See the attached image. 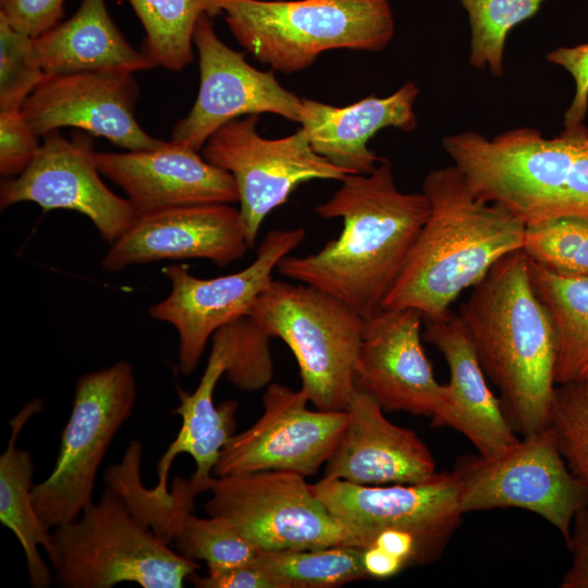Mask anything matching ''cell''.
<instances>
[{"label":"cell","instance_id":"6da1fadb","mask_svg":"<svg viewBox=\"0 0 588 588\" xmlns=\"http://www.w3.org/2000/svg\"><path fill=\"white\" fill-rule=\"evenodd\" d=\"M339 189L316 212L341 218L338 238L307 256H285L280 274L316 286L364 319L382 308L426 223L430 205L420 193L401 192L392 164L383 159L368 174H346Z\"/></svg>","mask_w":588,"mask_h":588},{"label":"cell","instance_id":"7a4b0ae2","mask_svg":"<svg viewBox=\"0 0 588 588\" xmlns=\"http://www.w3.org/2000/svg\"><path fill=\"white\" fill-rule=\"evenodd\" d=\"M458 315L515 432L526 437L548 427L556 389V341L523 248L492 266Z\"/></svg>","mask_w":588,"mask_h":588},{"label":"cell","instance_id":"3957f363","mask_svg":"<svg viewBox=\"0 0 588 588\" xmlns=\"http://www.w3.org/2000/svg\"><path fill=\"white\" fill-rule=\"evenodd\" d=\"M421 192L429 217L382 308H414L433 319L451 311L499 259L523 248L526 225L477 196L454 164L430 171Z\"/></svg>","mask_w":588,"mask_h":588},{"label":"cell","instance_id":"277c9868","mask_svg":"<svg viewBox=\"0 0 588 588\" xmlns=\"http://www.w3.org/2000/svg\"><path fill=\"white\" fill-rule=\"evenodd\" d=\"M474 193L525 225L588 215V127L565 126L544 137L530 126L492 137L466 131L442 139Z\"/></svg>","mask_w":588,"mask_h":588},{"label":"cell","instance_id":"5b68a950","mask_svg":"<svg viewBox=\"0 0 588 588\" xmlns=\"http://www.w3.org/2000/svg\"><path fill=\"white\" fill-rule=\"evenodd\" d=\"M231 34L259 62L291 74L332 49L380 51L393 38L389 0H217Z\"/></svg>","mask_w":588,"mask_h":588},{"label":"cell","instance_id":"8992f818","mask_svg":"<svg viewBox=\"0 0 588 588\" xmlns=\"http://www.w3.org/2000/svg\"><path fill=\"white\" fill-rule=\"evenodd\" d=\"M49 558L63 588H182L200 565L160 540L111 487L74 520L52 529Z\"/></svg>","mask_w":588,"mask_h":588},{"label":"cell","instance_id":"52a82bcc","mask_svg":"<svg viewBox=\"0 0 588 588\" xmlns=\"http://www.w3.org/2000/svg\"><path fill=\"white\" fill-rule=\"evenodd\" d=\"M247 315L291 350L315 408L345 409L365 327L357 311L316 286L272 280Z\"/></svg>","mask_w":588,"mask_h":588},{"label":"cell","instance_id":"ba28073f","mask_svg":"<svg viewBox=\"0 0 588 588\" xmlns=\"http://www.w3.org/2000/svg\"><path fill=\"white\" fill-rule=\"evenodd\" d=\"M137 396L132 365L119 360L79 376L50 475L32 489L37 514L53 529L76 519L93 502L98 468Z\"/></svg>","mask_w":588,"mask_h":588},{"label":"cell","instance_id":"9c48e42d","mask_svg":"<svg viewBox=\"0 0 588 588\" xmlns=\"http://www.w3.org/2000/svg\"><path fill=\"white\" fill-rule=\"evenodd\" d=\"M208 491L207 515L225 522L261 551L359 548L355 535L299 474L264 470L213 477Z\"/></svg>","mask_w":588,"mask_h":588},{"label":"cell","instance_id":"30bf717a","mask_svg":"<svg viewBox=\"0 0 588 588\" xmlns=\"http://www.w3.org/2000/svg\"><path fill=\"white\" fill-rule=\"evenodd\" d=\"M462 512L517 507L559 530L568 544L574 516L588 490L574 477L548 427L494 456L466 455L455 464Z\"/></svg>","mask_w":588,"mask_h":588},{"label":"cell","instance_id":"8fae6325","mask_svg":"<svg viewBox=\"0 0 588 588\" xmlns=\"http://www.w3.org/2000/svg\"><path fill=\"white\" fill-rule=\"evenodd\" d=\"M258 121V114L232 120L213 132L201 148L208 162L230 172L235 180L249 248L267 216L286 203L299 184L341 181L348 174L318 155L302 128L286 137L267 139L257 133Z\"/></svg>","mask_w":588,"mask_h":588},{"label":"cell","instance_id":"7c38bea8","mask_svg":"<svg viewBox=\"0 0 588 588\" xmlns=\"http://www.w3.org/2000/svg\"><path fill=\"white\" fill-rule=\"evenodd\" d=\"M305 230L269 231L256 258L243 270L212 279H199L185 265H171L162 272L171 283L169 295L150 306L151 318L170 323L176 331L177 370L192 375L209 339L224 324L247 315L256 298L272 282V271L304 240Z\"/></svg>","mask_w":588,"mask_h":588},{"label":"cell","instance_id":"4fadbf2b","mask_svg":"<svg viewBox=\"0 0 588 588\" xmlns=\"http://www.w3.org/2000/svg\"><path fill=\"white\" fill-rule=\"evenodd\" d=\"M310 487L355 535L360 549L382 530H399L413 535L431 563L443 554L464 515L452 471L416 483L367 486L321 478Z\"/></svg>","mask_w":588,"mask_h":588},{"label":"cell","instance_id":"5bb4252c","mask_svg":"<svg viewBox=\"0 0 588 588\" xmlns=\"http://www.w3.org/2000/svg\"><path fill=\"white\" fill-rule=\"evenodd\" d=\"M308 403L302 389L270 383L262 395L261 416L229 440L213 476L264 470L316 475L335 449L348 414L346 409H309Z\"/></svg>","mask_w":588,"mask_h":588},{"label":"cell","instance_id":"9a60e30c","mask_svg":"<svg viewBox=\"0 0 588 588\" xmlns=\"http://www.w3.org/2000/svg\"><path fill=\"white\" fill-rule=\"evenodd\" d=\"M194 45L199 56L200 86L188 114L172 131L171 140L199 151L209 136L244 114L273 113L299 123L303 99L289 91L271 72L249 65L243 52L217 35L211 15L196 24Z\"/></svg>","mask_w":588,"mask_h":588},{"label":"cell","instance_id":"2e32d148","mask_svg":"<svg viewBox=\"0 0 588 588\" xmlns=\"http://www.w3.org/2000/svg\"><path fill=\"white\" fill-rule=\"evenodd\" d=\"M32 163L0 186V207L32 201L44 210L68 209L86 216L101 237L113 244L137 215L127 198L110 191L100 179L93 142L72 140L58 131L46 134Z\"/></svg>","mask_w":588,"mask_h":588},{"label":"cell","instance_id":"e0dca14e","mask_svg":"<svg viewBox=\"0 0 588 588\" xmlns=\"http://www.w3.org/2000/svg\"><path fill=\"white\" fill-rule=\"evenodd\" d=\"M133 74L124 71L44 74L21 112L38 137L72 126L128 150L158 148L166 142L150 136L136 120L139 87Z\"/></svg>","mask_w":588,"mask_h":588},{"label":"cell","instance_id":"ac0fdd59","mask_svg":"<svg viewBox=\"0 0 588 588\" xmlns=\"http://www.w3.org/2000/svg\"><path fill=\"white\" fill-rule=\"evenodd\" d=\"M422 323L414 308H381L365 319L354 385L384 412L431 418L444 402L446 387L437 381L421 345Z\"/></svg>","mask_w":588,"mask_h":588},{"label":"cell","instance_id":"d6986e66","mask_svg":"<svg viewBox=\"0 0 588 588\" xmlns=\"http://www.w3.org/2000/svg\"><path fill=\"white\" fill-rule=\"evenodd\" d=\"M249 249L240 209L231 204L168 208L136 217L101 260L107 272L161 260L208 259L228 266Z\"/></svg>","mask_w":588,"mask_h":588},{"label":"cell","instance_id":"ffe728a7","mask_svg":"<svg viewBox=\"0 0 588 588\" xmlns=\"http://www.w3.org/2000/svg\"><path fill=\"white\" fill-rule=\"evenodd\" d=\"M98 171L127 196L136 215L203 204H235L233 175L173 140L154 149L95 151Z\"/></svg>","mask_w":588,"mask_h":588},{"label":"cell","instance_id":"44dd1931","mask_svg":"<svg viewBox=\"0 0 588 588\" xmlns=\"http://www.w3.org/2000/svg\"><path fill=\"white\" fill-rule=\"evenodd\" d=\"M345 409L348 419L322 478L378 486L421 482L437 474L425 442L391 422L372 396L355 388Z\"/></svg>","mask_w":588,"mask_h":588},{"label":"cell","instance_id":"7402d4cb","mask_svg":"<svg viewBox=\"0 0 588 588\" xmlns=\"http://www.w3.org/2000/svg\"><path fill=\"white\" fill-rule=\"evenodd\" d=\"M421 336L438 348L450 371L444 402L431 417V425L458 431L483 456L498 455L515 444L519 438L487 383L460 315L449 311L424 319Z\"/></svg>","mask_w":588,"mask_h":588},{"label":"cell","instance_id":"603a6c76","mask_svg":"<svg viewBox=\"0 0 588 588\" xmlns=\"http://www.w3.org/2000/svg\"><path fill=\"white\" fill-rule=\"evenodd\" d=\"M418 94V86L406 82L390 96H370L346 107L303 99L301 128L330 163L348 174H368L383 160L367 147L369 139L385 127L413 131Z\"/></svg>","mask_w":588,"mask_h":588},{"label":"cell","instance_id":"cb8c5ba5","mask_svg":"<svg viewBox=\"0 0 588 588\" xmlns=\"http://www.w3.org/2000/svg\"><path fill=\"white\" fill-rule=\"evenodd\" d=\"M211 343L207 366L195 391L187 393L177 389L180 405L172 414L182 417V426L157 464L158 482L152 488L157 492L169 491V471L174 458L180 454L192 456L196 469L189 479L208 491L220 453L235 434L237 402L228 400L218 406L213 403L216 385L233 359L232 323L229 322L218 329L211 338Z\"/></svg>","mask_w":588,"mask_h":588},{"label":"cell","instance_id":"d4e9b609","mask_svg":"<svg viewBox=\"0 0 588 588\" xmlns=\"http://www.w3.org/2000/svg\"><path fill=\"white\" fill-rule=\"evenodd\" d=\"M32 57L44 74L137 71L155 68L134 49L111 19L105 0H82L66 21L32 38Z\"/></svg>","mask_w":588,"mask_h":588},{"label":"cell","instance_id":"484cf974","mask_svg":"<svg viewBox=\"0 0 588 588\" xmlns=\"http://www.w3.org/2000/svg\"><path fill=\"white\" fill-rule=\"evenodd\" d=\"M42 406L41 400L29 401L9 420L11 434L0 455V520L17 537L25 553L29 585L34 588H47L52 583L51 568L39 553L41 547L48 558L52 554V530L34 506V463L27 451L16 446V440L28 419Z\"/></svg>","mask_w":588,"mask_h":588},{"label":"cell","instance_id":"4316f807","mask_svg":"<svg viewBox=\"0 0 588 588\" xmlns=\"http://www.w3.org/2000/svg\"><path fill=\"white\" fill-rule=\"evenodd\" d=\"M529 260L532 285L556 341V385L588 380V279L559 275Z\"/></svg>","mask_w":588,"mask_h":588},{"label":"cell","instance_id":"83f0119b","mask_svg":"<svg viewBox=\"0 0 588 588\" xmlns=\"http://www.w3.org/2000/svg\"><path fill=\"white\" fill-rule=\"evenodd\" d=\"M146 36L142 51L155 63L181 71L193 61L198 19L222 12L217 0H128Z\"/></svg>","mask_w":588,"mask_h":588},{"label":"cell","instance_id":"f1b7e54d","mask_svg":"<svg viewBox=\"0 0 588 588\" xmlns=\"http://www.w3.org/2000/svg\"><path fill=\"white\" fill-rule=\"evenodd\" d=\"M253 563L279 588H336L368 578L362 549L348 546L260 551Z\"/></svg>","mask_w":588,"mask_h":588},{"label":"cell","instance_id":"f546056e","mask_svg":"<svg viewBox=\"0 0 588 588\" xmlns=\"http://www.w3.org/2000/svg\"><path fill=\"white\" fill-rule=\"evenodd\" d=\"M458 1L468 15L470 26L469 65L476 70H489L493 76H502L510 30L534 16L546 0Z\"/></svg>","mask_w":588,"mask_h":588},{"label":"cell","instance_id":"4dcf8cb0","mask_svg":"<svg viewBox=\"0 0 588 588\" xmlns=\"http://www.w3.org/2000/svg\"><path fill=\"white\" fill-rule=\"evenodd\" d=\"M523 250L553 273L588 279V215L526 225Z\"/></svg>","mask_w":588,"mask_h":588},{"label":"cell","instance_id":"1f68e13d","mask_svg":"<svg viewBox=\"0 0 588 588\" xmlns=\"http://www.w3.org/2000/svg\"><path fill=\"white\" fill-rule=\"evenodd\" d=\"M172 543L180 554L201 560L208 569H224L250 564L260 553L235 528L213 517L189 513L175 532Z\"/></svg>","mask_w":588,"mask_h":588},{"label":"cell","instance_id":"d6a6232c","mask_svg":"<svg viewBox=\"0 0 588 588\" xmlns=\"http://www.w3.org/2000/svg\"><path fill=\"white\" fill-rule=\"evenodd\" d=\"M549 426L567 467L588 490V380L556 385Z\"/></svg>","mask_w":588,"mask_h":588},{"label":"cell","instance_id":"836d02e7","mask_svg":"<svg viewBox=\"0 0 588 588\" xmlns=\"http://www.w3.org/2000/svg\"><path fill=\"white\" fill-rule=\"evenodd\" d=\"M32 37L0 14V112L21 110L44 73L32 57Z\"/></svg>","mask_w":588,"mask_h":588},{"label":"cell","instance_id":"e575fe53","mask_svg":"<svg viewBox=\"0 0 588 588\" xmlns=\"http://www.w3.org/2000/svg\"><path fill=\"white\" fill-rule=\"evenodd\" d=\"M232 324L235 345L233 363L225 372L228 379L246 392L267 388L273 376L272 338L248 315L236 318Z\"/></svg>","mask_w":588,"mask_h":588},{"label":"cell","instance_id":"d590c367","mask_svg":"<svg viewBox=\"0 0 588 588\" xmlns=\"http://www.w3.org/2000/svg\"><path fill=\"white\" fill-rule=\"evenodd\" d=\"M21 110L0 112V173L2 176L20 175L34 160L40 148Z\"/></svg>","mask_w":588,"mask_h":588},{"label":"cell","instance_id":"8d00e7d4","mask_svg":"<svg viewBox=\"0 0 588 588\" xmlns=\"http://www.w3.org/2000/svg\"><path fill=\"white\" fill-rule=\"evenodd\" d=\"M64 0H0V14L9 24L32 38L60 23Z\"/></svg>","mask_w":588,"mask_h":588},{"label":"cell","instance_id":"74e56055","mask_svg":"<svg viewBox=\"0 0 588 588\" xmlns=\"http://www.w3.org/2000/svg\"><path fill=\"white\" fill-rule=\"evenodd\" d=\"M546 59L565 69L575 83L574 97L564 114V126L584 123L588 111V42L555 48Z\"/></svg>","mask_w":588,"mask_h":588},{"label":"cell","instance_id":"f35d334b","mask_svg":"<svg viewBox=\"0 0 588 588\" xmlns=\"http://www.w3.org/2000/svg\"><path fill=\"white\" fill-rule=\"evenodd\" d=\"M188 580L197 588H279L274 579L254 563L208 569L206 576L196 573Z\"/></svg>","mask_w":588,"mask_h":588},{"label":"cell","instance_id":"ab89813d","mask_svg":"<svg viewBox=\"0 0 588 588\" xmlns=\"http://www.w3.org/2000/svg\"><path fill=\"white\" fill-rule=\"evenodd\" d=\"M567 547L572 562L560 587L588 588V503L581 505L574 516Z\"/></svg>","mask_w":588,"mask_h":588},{"label":"cell","instance_id":"60d3db41","mask_svg":"<svg viewBox=\"0 0 588 588\" xmlns=\"http://www.w3.org/2000/svg\"><path fill=\"white\" fill-rule=\"evenodd\" d=\"M362 561L368 577L378 579L393 577L406 568L399 559L372 546L362 549Z\"/></svg>","mask_w":588,"mask_h":588}]
</instances>
